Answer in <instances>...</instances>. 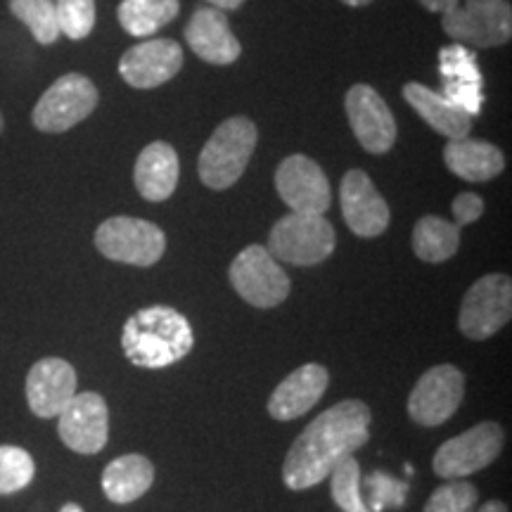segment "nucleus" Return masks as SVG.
Listing matches in <instances>:
<instances>
[{"label": "nucleus", "mask_w": 512, "mask_h": 512, "mask_svg": "<svg viewBox=\"0 0 512 512\" xmlns=\"http://www.w3.org/2000/svg\"><path fill=\"white\" fill-rule=\"evenodd\" d=\"M195 347L188 318L171 306H147L133 313L121 330V349L138 368H169Z\"/></svg>", "instance_id": "f03ea898"}, {"label": "nucleus", "mask_w": 512, "mask_h": 512, "mask_svg": "<svg viewBox=\"0 0 512 512\" xmlns=\"http://www.w3.org/2000/svg\"><path fill=\"white\" fill-rule=\"evenodd\" d=\"M441 27L453 41L467 46H505L512 36V8L508 0H458L444 12Z\"/></svg>", "instance_id": "423d86ee"}, {"label": "nucleus", "mask_w": 512, "mask_h": 512, "mask_svg": "<svg viewBox=\"0 0 512 512\" xmlns=\"http://www.w3.org/2000/svg\"><path fill=\"white\" fill-rule=\"evenodd\" d=\"M512 316V280L503 273H491L479 278L465 294L460 304L458 328L467 339L494 337L510 323Z\"/></svg>", "instance_id": "1a4fd4ad"}, {"label": "nucleus", "mask_w": 512, "mask_h": 512, "mask_svg": "<svg viewBox=\"0 0 512 512\" xmlns=\"http://www.w3.org/2000/svg\"><path fill=\"white\" fill-rule=\"evenodd\" d=\"M10 12L31 31L36 43L53 46L60 38L55 0H10Z\"/></svg>", "instance_id": "bb28decb"}, {"label": "nucleus", "mask_w": 512, "mask_h": 512, "mask_svg": "<svg viewBox=\"0 0 512 512\" xmlns=\"http://www.w3.org/2000/svg\"><path fill=\"white\" fill-rule=\"evenodd\" d=\"M155 484V465L140 453L114 458L102 472V491L112 503H133Z\"/></svg>", "instance_id": "b1692460"}, {"label": "nucleus", "mask_w": 512, "mask_h": 512, "mask_svg": "<svg viewBox=\"0 0 512 512\" xmlns=\"http://www.w3.org/2000/svg\"><path fill=\"white\" fill-rule=\"evenodd\" d=\"M275 190L294 214L323 216L332 202L328 176L306 155L283 159L275 171Z\"/></svg>", "instance_id": "ddd939ff"}, {"label": "nucleus", "mask_w": 512, "mask_h": 512, "mask_svg": "<svg viewBox=\"0 0 512 512\" xmlns=\"http://www.w3.org/2000/svg\"><path fill=\"white\" fill-rule=\"evenodd\" d=\"M100 93L83 74H64L36 102L31 119L43 133H64L95 112Z\"/></svg>", "instance_id": "0eeeda50"}, {"label": "nucleus", "mask_w": 512, "mask_h": 512, "mask_svg": "<svg viewBox=\"0 0 512 512\" xmlns=\"http://www.w3.org/2000/svg\"><path fill=\"white\" fill-rule=\"evenodd\" d=\"M342 216L358 238H377L392 221V211L384 197L377 192L375 183L361 169H351L339 185Z\"/></svg>", "instance_id": "2eb2a0df"}, {"label": "nucleus", "mask_w": 512, "mask_h": 512, "mask_svg": "<svg viewBox=\"0 0 512 512\" xmlns=\"http://www.w3.org/2000/svg\"><path fill=\"white\" fill-rule=\"evenodd\" d=\"M456 3L458 0H420L422 8H427L430 12H441V15L451 10Z\"/></svg>", "instance_id": "72a5a7b5"}, {"label": "nucleus", "mask_w": 512, "mask_h": 512, "mask_svg": "<svg viewBox=\"0 0 512 512\" xmlns=\"http://www.w3.org/2000/svg\"><path fill=\"white\" fill-rule=\"evenodd\" d=\"M453 216H456V226H467L482 219L484 214V200L475 192H460L453 200Z\"/></svg>", "instance_id": "473e14b6"}, {"label": "nucleus", "mask_w": 512, "mask_h": 512, "mask_svg": "<svg viewBox=\"0 0 512 512\" xmlns=\"http://www.w3.org/2000/svg\"><path fill=\"white\" fill-rule=\"evenodd\" d=\"M3 128H5V121H3V114H0V133H3Z\"/></svg>", "instance_id": "58836bf2"}, {"label": "nucleus", "mask_w": 512, "mask_h": 512, "mask_svg": "<svg viewBox=\"0 0 512 512\" xmlns=\"http://www.w3.org/2000/svg\"><path fill=\"white\" fill-rule=\"evenodd\" d=\"M344 110L351 124V131L361 147L370 155H384L396 143V121L389 112V105L382 95L366 83H356L349 88Z\"/></svg>", "instance_id": "4468645a"}, {"label": "nucleus", "mask_w": 512, "mask_h": 512, "mask_svg": "<svg viewBox=\"0 0 512 512\" xmlns=\"http://www.w3.org/2000/svg\"><path fill=\"white\" fill-rule=\"evenodd\" d=\"M370 420V408L358 399L337 403L313 418L287 451L283 465L287 489L306 491L328 479L339 463L368 444Z\"/></svg>", "instance_id": "f257e3e1"}, {"label": "nucleus", "mask_w": 512, "mask_h": 512, "mask_svg": "<svg viewBox=\"0 0 512 512\" xmlns=\"http://www.w3.org/2000/svg\"><path fill=\"white\" fill-rule=\"evenodd\" d=\"M403 98H406L408 105H411L434 131L446 136L448 140L470 136L472 117L463 110V107L453 105L446 95L430 91V88L422 86V83L413 81L403 86Z\"/></svg>", "instance_id": "4be33fe9"}, {"label": "nucleus", "mask_w": 512, "mask_h": 512, "mask_svg": "<svg viewBox=\"0 0 512 512\" xmlns=\"http://www.w3.org/2000/svg\"><path fill=\"white\" fill-rule=\"evenodd\" d=\"M479 512H510V510H508V505L501 501H489V503H484V508Z\"/></svg>", "instance_id": "c9c22d12"}, {"label": "nucleus", "mask_w": 512, "mask_h": 512, "mask_svg": "<svg viewBox=\"0 0 512 512\" xmlns=\"http://www.w3.org/2000/svg\"><path fill=\"white\" fill-rule=\"evenodd\" d=\"M344 5H349V8H363V5L373 3V0H342Z\"/></svg>", "instance_id": "e433bc0d"}, {"label": "nucleus", "mask_w": 512, "mask_h": 512, "mask_svg": "<svg viewBox=\"0 0 512 512\" xmlns=\"http://www.w3.org/2000/svg\"><path fill=\"white\" fill-rule=\"evenodd\" d=\"M183 50L171 38H152L128 48L119 62V74L128 86L150 91L181 72Z\"/></svg>", "instance_id": "dca6fc26"}, {"label": "nucleus", "mask_w": 512, "mask_h": 512, "mask_svg": "<svg viewBox=\"0 0 512 512\" xmlns=\"http://www.w3.org/2000/svg\"><path fill=\"white\" fill-rule=\"evenodd\" d=\"M76 396V370L64 358H41L27 375V401L36 418L50 420Z\"/></svg>", "instance_id": "f3484780"}, {"label": "nucleus", "mask_w": 512, "mask_h": 512, "mask_svg": "<svg viewBox=\"0 0 512 512\" xmlns=\"http://www.w3.org/2000/svg\"><path fill=\"white\" fill-rule=\"evenodd\" d=\"M479 501L477 486L467 479H448L444 486L434 489L425 512H475Z\"/></svg>", "instance_id": "7c9ffc66"}, {"label": "nucleus", "mask_w": 512, "mask_h": 512, "mask_svg": "<svg viewBox=\"0 0 512 512\" xmlns=\"http://www.w3.org/2000/svg\"><path fill=\"white\" fill-rule=\"evenodd\" d=\"M330 494L342 512H370L361 494V467L354 458H347L332 470Z\"/></svg>", "instance_id": "c85d7f7f"}, {"label": "nucleus", "mask_w": 512, "mask_h": 512, "mask_svg": "<svg viewBox=\"0 0 512 512\" xmlns=\"http://www.w3.org/2000/svg\"><path fill=\"white\" fill-rule=\"evenodd\" d=\"M465 396V375L456 366H434L415 382L408 415L422 427H437L458 411Z\"/></svg>", "instance_id": "9b49d317"}, {"label": "nucleus", "mask_w": 512, "mask_h": 512, "mask_svg": "<svg viewBox=\"0 0 512 512\" xmlns=\"http://www.w3.org/2000/svg\"><path fill=\"white\" fill-rule=\"evenodd\" d=\"M36 465L29 451L19 446H0V496H12L34 482Z\"/></svg>", "instance_id": "cd10ccee"}, {"label": "nucleus", "mask_w": 512, "mask_h": 512, "mask_svg": "<svg viewBox=\"0 0 512 512\" xmlns=\"http://www.w3.org/2000/svg\"><path fill=\"white\" fill-rule=\"evenodd\" d=\"M57 27L72 41H83L95 27V0H55Z\"/></svg>", "instance_id": "c756f323"}, {"label": "nucleus", "mask_w": 512, "mask_h": 512, "mask_svg": "<svg viewBox=\"0 0 512 512\" xmlns=\"http://www.w3.org/2000/svg\"><path fill=\"white\" fill-rule=\"evenodd\" d=\"M57 434L62 444L81 456H95L110 437V411L100 394H76L57 415Z\"/></svg>", "instance_id": "f8f14e48"}, {"label": "nucleus", "mask_w": 512, "mask_h": 512, "mask_svg": "<svg viewBox=\"0 0 512 512\" xmlns=\"http://www.w3.org/2000/svg\"><path fill=\"white\" fill-rule=\"evenodd\" d=\"M335 242V228L325 216L290 211L273 226L266 249L275 261L292 266H316L335 252Z\"/></svg>", "instance_id": "20e7f679"}, {"label": "nucleus", "mask_w": 512, "mask_h": 512, "mask_svg": "<svg viewBox=\"0 0 512 512\" xmlns=\"http://www.w3.org/2000/svg\"><path fill=\"white\" fill-rule=\"evenodd\" d=\"M328 384V368L320 366V363H306L275 387L271 399H268V413H271V418L283 422L302 418L323 399Z\"/></svg>", "instance_id": "6ab92c4d"}, {"label": "nucleus", "mask_w": 512, "mask_h": 512, "mask_svg": "<svg viewBox=\"0 0 512 512\" xmlns=\"http://www.w3.org/2000/svg\"><path fill=\"white\" fill-rule=\"evenodd\" d=\"M366 489L370 496V512H382L384 508H401L408 494V484L387 475V472H373L366 479Z\"/></svg>", "instance_id": "2f4dec72"}, {"label": "nucleus", "mask_w": 512, "mask_h": 512, "mask_svg": "<svg viewBox=\"0 0 512 512\" xmlns=\"http://www.w3.org/2000/svg\"><path fill=\"white\" fill-rule=\"evenodd\" d=\"M444 162L451 174L470 183L491 181V178L501 176L505 169V157L496 145L470 136L448 140L444 147Z\"/></svg>", "instance_id": "5701e85b"}, {"label": "nucleus", "mask_w": 512, "mask_h": 512, "mask_svg": "<svg viewBox=\"0 0 512 512\" xmlns=\"http://www.w3.org/2000/svg\"><path fill=\"white\" fill-rule=\"evenodd\" d=\"M439 72L444 81V93L453 105L475 117L484 107V79L479 72L475 50L460 46L441 48L439 53Z\"/></svg>", "instance_id": "a211bd4d"}, {"label": "nucleus", "mask_w": 512, "mask_h": 512, "mask_svg": "<svg viewBox=\"0 0 512 512\" xmlns=\"http://www.w3.org/2000/svg\"><path fill=\"white\" fill-rule=\"evenodd\" d=\"M185 41L200 60L221 64V67L233 64L242 55V46L230 29L228 17L216 8H200L192 12L188 27H185Z\"/></svg>", "instance_id": "aec40b11"}, {"label": "nucleus", "mask_w": 512, "mask_h": 512, "mask_svg": "<svg viewBox=\"0 0 512 512\" xmlns=\"http://www.w3.org/2000/svg\"><path fill=\"white\" fill-rule=\"evenodd\" d=\"M503 430L498 422H479L458 437L444 441L434 453L432 467L441 479H465L501 456Z\"/></svg>", "instance_id": "9d476101"}, {"label": "nucleus", "mask_w": 512, "mask_h": 512, "mask_svg": "<svg viewBox=\"0 0 512 512\" xmlns=\"http://www.w3.org/2000/svg\"><path fill=\"white\" fill-rule=\"evenodd\" d=\"M178 174H181V164H178L176 150L169 143L157 140L138 155L133 181L140 197H145L147 202H164L174 195Z\"/></svg>", "instance_id": "412c9836"}, {"label": "nucleus", "mask_w": 512, "mask_h": 512, "mask_svg": "<svg viewBox=\"0 0 512 512\" xmlns=\"http://www.w3.org/2000/svg\"><path fill=\"white\" fill-rule=\"evenodd\" d=\"M60 512H83V508L79 503H67V505H62Z\"/></svg>", "instance_id": "4c0bfd02"}, {"label": "nucleus", "mask_w": 512, "mask_h": 512, "mask_svg": "<svg viewBox=\"0 0 512 512\" xmlns=\"http://www.w3.org/2000/svg\"><path fill=\"white\" fill-rule=\"evenodd\" d=\"M230 285L256 309H273L290 297V278L273 254L261 245H249L230 264Z\"/></svg>", "instance_id": "6e6552de"}, {"label": "nucleus", "mask_w": 512, "mask_h": 512, "mask_svg": "<svg viewBox=\"0 0 512 512\" xmlns=\"http://www.w3.org/2000/svg\"><path fill=\"white\" fill-rule=\"evenodd\" d=\"M460 226L439 219V216H422L413 230V252L425 264H444L458 252Z\"/></svg>", "instance_id": "393cba45"}, {"label": "nucleus", "mask_w": 512, "mask_h": 512, "mask_svg": "<svg viewBox=\"0 0 512 512\" xmlns=\"http://www.w3.org/2000/svg\"><path fill=\"white\" fill-rule=\"evenodd\" d=\"M207 3L214 5L216 10H238V8H242V3H245V0H207Z\"/></svg>", "instance_id": "f704fd0d"}, {"label": "nucleus", "mask_w": 512, "mask_h": 512, "mask_svg": "<svg viewBox=\"0 0 512 512\" xmlns=\"http://www.w3.org/2000/svg\"><path fill=\"white\" fill-rule=\"evenodd\" d=\"M178 10V0H121L117 17L126 34L143 38L174 22Z\"/></svg>", "instance_id": "a878e982"}, {"label": "nucleus", "mask_w": 512, "mask_h": 512, "mask_svg": "<svg viewBox=\"0 0 512 512\" xmlns=\"http://www.w3.org/2000/svg\"><path fill=\"white\" fill-rule=\"evenodd\" d=\"M95 247L105 259L117 264L150 268L166 252V235L150 221L112 216L95 230Z\"/></svg>", "instance_id": "39448f33"}, {"label": "nucleus", "mask_w": 512, "mask_h": 512, "mask_svg": "<svg viewBox=\"0 0 512 512\" xmlns=\"http://www.w3.org/2000/svg\"><path fill=\"white\" fill-rule=\"evenodd\" d=\"M256 140H259V131L252 119L230 117L223 121L200 152L197 169H200L202 183L211 190L233 188L245 174L256 150Z\"/></svg>", "instance_id": "7ed1b4c3"}]
</instances>
